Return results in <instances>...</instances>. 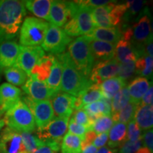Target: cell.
<instances>
[{"mask_svg": "<svg viewBox=\"0 0 153 153\" xmlns=\"http://www.w3.org/2000/svg\"><path fill=\"white\" fill-rule=\"evenodd\" d=\"M82 141L80 137L68 133L62 138L61 153H81Z\"/></svg>", "mask_w": 153, "mask_h": 153, "instance_id": "cell-32", "label": "cell"}, {"mask_svg": "<svg viewBox=\"0 0 153 153\" xmlns=\"http://www.w3.org/2000/svg\"><path fill=\"white\" fill-rule=\"evenodd\" d=\"M64 31L67 35L70 37H76L82 35L80 32L79 25H78L77 20L76 17L74 16L73 18L68 21V22L65 24L64 26Z\"/></svg>", "mask_w": 153, "mask_h": 153, "instance_id": "cell-42", "label": "cell"}, {"mask_svg": "<svg viewBox=\"0 0 153 153\" xmlns=\"http://www.w3.org/2000/svg\"><path fill=\"white\" fill-rule=\"evenodd\" d=\"M119 68L120 63L115 59L97 62L94 65L89 79L93 84L100 85L105 80L118 75Z\"/></svg>", "mask_w": 153, "mask_h": 153, "instance_id": "cell-12", "label": "cell"}, {"mask_svg": "<svg viewBox=\"0 0 153 153\" xmlns=\"http://www.w3.org/2000/svg\"><path fill=\"white\" fill-rule=\"evenodd\" d=\"M150 17L148 8H144L138 19L134 22L133 27H131L133 37L130 43L136 53L137 59L145 54V43L149 38L152 37V20Z\"/></svg>", "mask_w": 153, "mask_h": 153, "instance_id": "cell-6", "label": "cell"}, {"mask_svg": "<svg viewBox=\"0 0 153 153\" xmlns=\"http://www.w3.org/2000/svg\"><path fill=\"white\" fill-rule=\"evenodd\" d=\"M68 53L76 69L84 76L89 78L94 65V59L89 43L84 36L76 38L69 44Z\"/></svg>", "mask_w": 153, "mask_h": 153, "instance_id": "cell-4", "label": "cell"}, {"mask_svg": "<svg viewBox=\"0 0 153 153\" xmlns=\"http://www.w3.org/2000/svg\"><path fill=\"white\" fill-rule=\"evenodd\" d=\"M127 140V126L126 124L115 123L109 131V140L108 147L111 149H116L120 147Z\"/></svg>", "mask_w": 153, "mask_h": 153, "instance_id": "cell-27", "label": "cell"}, {"mask_svg": "<svg viewBox=\"0 0 153 153\" xmlns=\"http://www.w3.org/2000/svg\"><path fill=\"white\" fill-rule=\"evenodd\" d=\"M126 9H127V7H126V3L118 4H114L110 11V19L112 26L120 24L122 18L125 14Z\"/></svg>", "mask_w": 153, "mask_h": 153, "instance_id": "cell-38", "label": "cell"}, {"mask_svg": "<svg viewBox=\"0 0 153 153\" xmlns=\"http://www.w3.org/2000/svg\"><path fill=\"white\" fill-rule=\"evenodd\" d=\"M131 101L128 89L124 87L114 96L111 101V114L120 112Z\"/></svg>", "mask_w": 153, "mask_h": 153, "instance_id": "cell-34", "label": "cell"}, {"mask_svg": "<svg viewBox=\"0 0 153 153\" xmlns=\"http://www.w3.org/2000/svg\"><path fill=\"white\" fill-rule=\"evenodd\" d=\"M126 83L118 77L106 79L99 85L101 91L104 99L112 100L115 95L120 89L126 87Z\"/></svg>", "mask_w": 153, "mask_h": 153, "instance_id": "cell-28", "label": "cell"}, {"mask_svg": "<svg viewBox=\"0 0 153 153\" xmlns=\"http://www.w3.org/2000/svg\"><path fill=\"white\" fill-rule=\"evenodd\" d=\"M114 57L118 62L126 63L135 62L137 60L136 53L130 42L120 39L115 47Z\"/></svg>", "mask_w": 153, "mask_h": 153, "instance_id": "cell-24", "label": "cell"}, {"mask_svg": "<svg viewBox=\"0 0 153 153\" xmlns=\"http://www.w3.org/2000/svg\"><path fill=\"white\" fill-rule=\"evenodd\" d=\"M2 116V114H1V111H0V118H1V116Z\"/></svg>", "mask_w": 153, "mask_h": 153, "instance_id": "cell-56", "label": "cell"}, {"mask_svg": "<svg viewBox=\"0 0 153 153\" xmlns=\"http://www.w3.org/2000/svg\"><path fill=\"white\" fill-rule=\"evenodd\" d=\"M72 118L75 123L85 126L86 128H87L88 131H91V126L90 123H89V118H88L87 115L85 111L82 109L75 111Z\"/></svg>", "mask_w": 153, "mask_h": 153, "instance_id": "cell-44", "label": "cell"}, {"mask_svg": "<svg viewBox=\"0 0 153 153\" xmlns=\"http://www.w3.org/2000/svg\"><path fill=\"white\" fill-rule=\"evenodd\" d=\"M25 94L34 101H45L51 99L53 94L45 82H40L33 76H28L25 84L22 86Z\"/></svg>", "mask_w": 153, "mask_h": 153, "instance_id": "cell-14", "label": "cell"}, {"mask_svg": "<svg viewBox=\"0 0 153 153\" xmlns=\"http://www.w3.org/2000/svg\"><path fill=\"white\" fill-rule=\"evenodd\" d=\"M45 52L41 46H24L19 45V53L14 66L22 69L30 76L34 66L37 65L45 55Z\"/></svg>", "mask_w": 153, "mask_h": 153, "instance_id": "cell-11", "label": "cell"}, {"mask_svg": "<svg viewBox=\"0 0 153 153\" xmlns=\"http://www.w3.org/2000/svg\"><path fill=\"white\" fill-rule=\"evenodd\" d=\"M86 37L97 41L106 42L109 43H117L121 39L122 33L118 27L97 28L90 33L87 34Z\"/></svg>", "mask_w": 153, "mask_h": 153, "instance_id": "cell-21", "label": "cell"}, {"mask_svg": "<svg viewBox=\"0 0 153 153\" xmlns=\"http://www.w3.org/2000/svg\"><path fill=\"white\" fill-rule=\"evenodd\" d=\"M131 141H137L142 140V132L134 119L128 123L127 128V140Z\"/></svg>", "mask_w": 153, "mask_h": 153, "instance_id": "cell-40", "label": "cell"}, {"mask_svg": "<svg viewBox=\"0 0 153 153\" xmlns=\"http://www.w3.org/2000/svg\"><path fill=\"white\" fill-rule=\"evenodd\" d=\"M22 135L23 143L26 148V153H33L38 148L44 145V143L41 141L36 135L30 133H20Z\"/></svg>", "mask_w": 153, "mask_h": 153, "instance_id": "cell-36", "label": "cell"}, {"mask_svg": "<svg viewBox=\"0 0 153 153\" xmlns=\"http://www.w3.org/2000/svg\"><path fill=\"white\" fill-rule=\"evenodd\" d=\"M26 15L24 1L0 0V44L16 37Z\"/></svg>", "mask_w": 153, "mask_h": 153, "instance_id": "cell-1", "label": "cell"}, {"mask_svg": "<svg viewBox=\"0 0 153 153\" xmlns=\"http://www.w3.org/2000/svg\"><path fill=\"white\" fill-rule=\"evenodd\" d=\"M22 91L18 87L9 83L0 85V111L1 114L14 106L21 100Z\"/></svg>", "mask_w": 153, "mask_h": 153, "instance_id": "cell-16", "label": "cell"}, {"mask_svg": "<svg viewBox=\"0 0 153 153\" xmlns=\"http://www.w3.org/2000/svg\"><path fill=\"white\" fill-rule=\"evenodd\" d=\"M97 152V148L92 144L88 145L85 149L82 150L81 153H96Z\"/></svg>", "mask_w": 153, "mask_h": 153, "instance_id": "cell-53", "label": "cell"}, {"mask_svg": "<svg viewBox=\"0 0 153 153\" xmlns=\"http://www.w3.org/2000/svg\"><path fill=\"white\" fill-rule=\"evenodd\" d=\"M150 87V82L148 78L137 76L132 80L128 87L131 102L139 105L143 97Z\"/></svg>", "mask_w": 153, "mask_h": 153, "instance_id": "cell-20", "label": "cell"}, {"mask_svg": "<svg viewBox=\"0 0 153 153\" xmlns=\"http://www.w3.org/2000/svg\"><path fill=\"white\" fill-rule=\"evenodd\" d=\"M118 150L116 149H111L108 147L104 146L101 148L96 153H117Z\"/></svg>", "mask_w": 153, "mask_h": 153, "instance_id": "cell-52", "label": "cell"}, {"mask_svg": "<svg viewBox=\"0 0 153 153\" xmlns=\"http://www.w3.org/2000/svg\"><path fill=\"white\" fill-rule=\"evenodd\" d=\"M78 3L79 6L75 17L77 20L81 33L87 35L90 33L95 27L91 16L92 8L86 5L83 1H78Z\"/></svg>", "mask_w": 153, "mask_h": 153, "instance_id": "cell-19", "label": "cell"}, {"mask_svg": "<svg viewBox=\"0 0 153 153\" xmlns=\"http://www.w3.org/2000/svg\"><path fill=\"white\" fill-rule=\"evenodd\" d=\"M51 99L54 116L56 117L70 118L74 111L73 104L75 97L59 92Z\"/></svg>", "mask_w": 153, "mask_h": 153, "instance_id": "cell-15", "label": "cell"}, {"mask_svg": "<svg viewBox=\"0 0 153 153\" xmlns=\"http://www.w3.org/2000/svg\"><path fill=\"white\" fill-rule=\"evenodd\" d=\"M114 125L111 116H101L95 120L94 123L91 126V131L96 134L108 133Z\"/></svg>", "mask_w": 153, "mask_h": 153, "instance_id": "cell-37", "label": "cell"}, {"mask_svg": "<svg viewBox=\"0 0 153 153\" xmlns=\"http://www.w3.org/2000/svg\"><path fill=\"white\" fill-rule=\"evenodd\" d=\"M62 66L61 62L55 57V62L53 63L49 77L45 81L50 89H51L53 96L57 94L60 91L61 79H62Z\"/></svg>", "mask_w": 153, "mask_h": 153, "instance_id": "cell-29", "label": "cell"}, {"mask_svg": "<svg viewBox=\"0 0 153 153\" xmlns=\"http://www.w3.org/2000/svg\"><path fill=\"white\" fill-rule=\"evenodd\" d=\"M77 97H79L81 99L83 106L85 105H87L101 100L104 98L102 93L101 91L100 87H99V85H96V84H93L91 87H89L86 90L82 91Z\"/></svg>", "mask_w": 153, "mask_h": 153, "instance_id": "cell-33", "label": "cell"}, {"mask_svg": "<svg viewBox=\"0 0 153 153\" xmlns=\"http://www.w3.org/2000/svg\"><path fill=\"white\" fill-rule=\"evenodd\" d=\"M4 126H5V123L4 121V119L3 118H0V132L2 131L3 128L4 127Z\"/></svg>", "mask_w": 153, "mask_h": 153, "instance_id": "cell-55", "label": "cell"}, {"mask_svg": "<svg viewBox=\"0 0 153 153\" xmlns=\"http://www.w3.org/2000/svg\"><path fill=\"white\" fill-rule=\"evenodd\" d=\"M84 3L88 7L91 8H97V7H104L108 4L112 2L113 1H106V0H88V1H83Z\"/></svg>", "mask_w": 153, "mask_h": 153, "instance_id": "cell-49", "label": "cell"}, {"mask_svg": "<svg viewBox=\"0 0 153 153\" xmlns=\"http://www.w3.org/2000/svg\"><path fill=\"white\" fill-rule=\"evenodd\" d=\"M3 119L7 127L19 133H31L36 131L33 115L22 99L4 113Z\"/></svg>", "mask_w": 153, "mask_h": 153, "instance_id": "cell-3", "label": "cell"}, {"mask_svg": "<svg viewBox=\"0 0 153 153\" xmlns=\"http://www.w3.org/2000/svg\"><path fill=\"white\" fill-rule=\"evenodd\" d=\"M135 153H152V152H151L150 150L147 148L146 147H143V148H140Z\"/></svg>", "mask_w": 153, "mask_h": 153, "instance_id": "cell-54", "label": "cell"}, {"mask_svg": "<svg viewBox=\"0 0 153 153\" xmlns=\"http://www.w3.org/2000/svg\"><path fill=\"white\" fill-rule=\"evenodd\" d=\"M96 137H97V134H96L94 132L92 131H87L85 135V139L82 141V145H81L82 150H83V149H85L86 147H87L88 145L92 144L93 141L94 140Z\"/></svg>", "mask_w": 153, "mask_h": 153, "instance_id": "cell-48", "label": "cell"}, {"mask_svg": "<svg viewBox=\"0 0 153 153\" xmlns=\"http://www.w3.org/2000/svg\"><path fill=\"white\" fill-rule=\"evenodd\" d=\"M25 7L40 19L49 21V14L52 1L51 0H26Z\"/></svg>", "mask_w": 153, "mask_h": 153, "instance_id": "cell-26", "label": "cell"}, {"mask_svg": "<svg viewBox=\"0 0 153 153\" xmlns=\"http://www.w3.org/2000/svg\"><path fill=\"white\" fill-rule=\"evenodd\" d=\"M22 101L30 109L38 128L45 127L54 118V113L50 100L34 101L28 96H24Z\"/></svg>", "mask_w": 153, "mask_h": 153, "instance_id": "cell-9", "label": "cell"}, {"mask_svg": "<svg viewBox=\"0 0 153 153\" xmlns=\"http://www.w3.org/2000/svg\"><path fill=\"white\" fill-rule=\"evenodd\" d=\"M115 1H113L104 7H97L92 9L91 16L94 26L98 28H112L110 19V11L114 5Z\"/></svg>", "mask_w": 153, "mask_h": 153, "instance_id": "cell-25", "label": "cell"}, {"mask_svg": "<svg viewBox=\"0 0 153 153\" xmlns=\"http://www.w3.org/2000/svg\"><path fill=\"white\" fill-rule=\"evenodd\" d=\"M133 119L141 131H146L152 129L153 126L152 105L140 104L135 111Z\"/></svg>", "mask_w": 153, "mask_h": 153, "instance_id": "cell-22", "label": "cell"}, {"mask_svg": "<svg viewBox=\"0 0 153 153\" xmlns=\"http://www.w3.org/2000/svg\"><path fill=\"white\" fill-rule=\"evenodd\" d=\"M152 96H153V88L151 85L147 92L145 94L141 99L140 104L143 105H152Z\"/></svg>", "mask_w": 153, "mask_h": 153, "instance_id": "cell-50", "label": "cell"}, {"mask_svg": "<svg viewBox=\"0 0 153 153\" xmlns=\"http://www.w3.org/2000/svg\"><path fill=\"white\" fill-rule=\"evenodd\" d=\"M0 153H26L21 133L7 127L0 133Z\"/></svg>", "mask_w": 153, "mask_h": 153, "instance_id": "cell-13", "label": "cell"}, {"mask_svg": "<svg viewBox=\"0 0 153 153\" xmlns=\"http://www.w3.org/2000/svg\"><path fill=\"white\" fill-rule=\"evenodd\" d=\"M143 138V143L147 148L149 149L152 153H153V131L152 128L145 131L142 135Z\"/></svg>", "mask_w": 153, "mask_h": 153, "instance_id": "cell-46", "label": "cell"}, {"mask_svg": "<svg viewBox=\"0 0 153 153\" xmlns=\"http://www.w3.org/2000/svg\"><path fill=\"white\" fill-rule=\"evenodd\" d=\"M135 74L142 76V77H152L153 68L152 57L145 53L137 59L135 62Z\"/></svg>", "mask_w": 153, "mask_h": 153, "instance_id": "cell-31", "label": "cell"}, {"mask_svg": "<svg viewBox=\"0 0 153 153\" xmlns=\"http://www.w3.org/2000/svg\"><path fill=\"white\" fill-rule=\"evenodd\" d=\"M83 36L89 43L91 54L94 59L97 60V62L109 60L114 58L116 47L115 44L91 39L85 36Z\"/></svg>", "mask_w": 153, "mask_h": 153, "instance_id": "cell-18", "label": "cell"}, {"mask_svg": "<svg viewBox=\"0 0 153 153\" xmlns=\"http://www.w3.org/2000/svg\"><path fill=\"white\" fill-rule=\"evenodd\" d=\"M62 66L60 91L77 97L82 91L93 85L89 78L86 77L76 68L68 52L55 55Z\"/></svg>", "mask_w": 153, "mask_h": 153, "instance_id": "cell-2", "label": "cell"}, {"mask_svg": "<svg viewBox=\"0 0 153 153\" xmlns=\"http://www.w3.org/2000/svg\"><path fill=\"white\" fill-rule=\"evenodd\" d=\"M69 120L65 117L54 118L45 127L38 128L36 135L43 143L53 141L60 143L68 130Z\"/></svg>", "mask_w": 153, "mask_h": 153, "instance_id": "cell-10", "label": "cell"}, {"mask_svg": "<svg viewBox=\"0 0 153 153\" xmlns=\"http://www.w3.org/2000/svg\"><path fill=\"white\" fill-rule=\"evenodd\" d=\"M153 43H152V37H151L148 40V41L144 45V51L147 55L152 57L153 55Z\"/></svg>", "mask_w": 153, "mask_h": 153, "instance_id": "cell-51", "label": "cell"}, {"mask_svg": "<svg viewBox=\"0 0 153 153\" xmlns=\"http://www.w3.org/2000/svg\"><path fill=\"white\" fill-rule=\"evenodd\" d=\"M19 53V45L10 41L0 44V74L5 69L14 66Z\"/></svg>", "mask_w": 153, "mask_h": 153, "instance_id": "cell-17", "label": "cell"}, {"mask_svg": "<svg viewBox=\"0 0 153 153\" xmlns=\"http://www.w3.org/2000/svg\"><path fill=\"white\" fill-rule=\"evenodd\" d=\"M137 106L138 105L133 104L130 101L129 104L126 105L120 112L112 114L111 118L114 123V122L115 123L119 122V123L125 124L129 123L131 120L133 119Z\"/></svg>", "mask_w": 153, "mask_h": 153, "instance_id": "cell-35", "label": "cell"}, {"mask_svg": "<svg viewBox=\"0 0 153 153\" xmlns=\"http://www.w3.org/2000/svg\"><path fill=\"white\" fill-rule=\"evenodd\" d=\"M142 140L137 141L126 140L120 146L118 153H135L142 147Z\"/></svg>", "mask_w": 153, "mask_h": 153, "instance_id": "cell-43", "label": "cell"}, {"mask_svg": "<svg viewBox=\"0 0 153 153\" xmlns=\"http://www.w3.org/2000/svg\"><path fill=\"white\" fill-rule=\"evenodd\" d=\"M135 74V62H129L126 63H120L119 71H118V78L123 80L124 82H127Z\"/></svg>", "mask_w": 153, "mask_h": 153, "instance_id": "cell-39", "label": "cell"}, {"mask_svg": "<svg viewBox=\"0 0 153 153\" xmlns=\"http://www.w3.org/2000/svg\"><path fill=\"white\" fill-rule=\"evenodd\" d=\"M55 57L53 55H45L32 69L30 76H33L40 82H45L49 77Z\"/></svg>", "mask_w": 153, "mask_h": 153, "instance_id": "cell-23", "label": "cell"}, {"mask_svg": "<svg viewBox=\"0 0 153 153\" xmlns=\"http://www.w3.org/2000/svg\"><path fill=\"white\" fill-rule=\"evenodd\" d=\"M68 129V133L76 135V136L80 137L82 140L85 139L86 133L88 131L87 128L75 123L74 120L72 119V118L69 120Z\"/></svg>", "mask_w": 153, "mask_h": 153, "instance_id": "cell-41", "label": "cell"}, {"mask_svg": "<svg viewBox=\"0 0 153 153\" xmlns=\"http://www.w3.org/2000/svg\"><path fill=\"white\" fill-rule=\"evenodd\" d=\"M72 41V38L67 35L62 28L49 24L42 43V49L49 53L50 55H60L65 52L67 46Z\"/></svg>", "mask_w": 153, "mask_h": 153, "instance_id": "cell-7", "label": "cell"}, {"mask_svg": "<svg viewBox=\"0 0 153 153\" xmlns=\"http://www.w3.org/2000/svg\"><path fill=\"white\" fill-rule=\"evenodd\" d=\"M60 143L57 142H45L33 153H57L60 151Z\"/></svg>", "mask_w": 153, "mask_h": 153, "instance_id": "cell-45", "label": "cell"}, {"mask_svg": "<svg viewBox=\"0 0 153 153\" xmlns=\"http://www.w3.org/2000/svg\"><path fill=\"white\" fill-rule=\"evenodd\" d=\"M108 139V133H101L97 135L93 141L92 145H94L97 148H102L106 144Z\"/></svg>", "mask_w": 153, "mask_h": 153, "instance_id": "cell-47", "label": "cell"}, {"mask_svg": "<svg viewBox=\"0 0 153 153\" xmlns=\"http://www.w3.org/2000/svg\"><path fill=\"white\" fill-rule=\"evenodd\" d=\"M6 79L9 84L16 86H23L28 79L27 74L16 66H12L4 70Z\"/></svg>", "mask_w": 153, "mask_h": 153, "instance_id": "cell-30", "label": "cell"}, {"mask_svg": "<svg viewBox=\"0 0 153 153\" xmlns=\"http://www.w3.org/2000/svg\"><path fill=\"white\" fill-rule=\"evenodd\" d=\"M47 22L36 17H26L20 28L19 42L24 46H38L43 43L48 29Z\"/></svg>", "mask_w": 153, "mask_h": 153, "instance_id": "cell-5", "label": "cell"}, {"mask_svg": "<svg viewBox=\"0 0 153 153\" xmlns=\"http://www.w3.org/2000/svg\"><path fill=\"white\" fill-rule=\"evenodd\" d=\"M79 3L78 1H52L49 14L51 24L61 28L68 21L75 16Z\"/></svg>", "mask_w": 153, "mask_h": 153, "instance_id": "cell-8", "label": "cell"}]
</instances>
